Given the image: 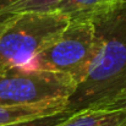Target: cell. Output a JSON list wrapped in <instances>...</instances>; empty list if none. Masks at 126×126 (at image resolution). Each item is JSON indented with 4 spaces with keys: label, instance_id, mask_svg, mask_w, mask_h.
<instances>
[{
    "label": "cell",
    "instance_id": "obj_1",
    "mask_svg": "<svg viewBox=\"0 0 126 126\" xmlns=\"http://www.w3.org/2000/svg\"><path fill=\"white\" fill-rule=\"evenodd\" d=\"M97 41L83 79L67 99L66 110L98 108L126 92V2L93 21Z\"/></svg>",
    "mask_w": 126,
    "mask_h": 126
},
{
    "label": "cell",
    "instance_id": "obj_2",
    "mask_svg": "<svg viewBox=\"0 0 126 126\" xmlns=\"http://www.w3.org/2000/svg\"><path fill=\"white\" fill-rule=\"evenodd\" d=\"M70 17L56 12H23L0 20V75L23 71L66 30Z\"/></svg>",
    "mask_w": 126,
    "mask_h": 126
},
{
    "label": "cell",
    "instance_id": "obj_3",
    "mask_svg": "<svg viewBox=\"0 0 126 126\" xmlns=\"http://www.w3.org/2000/svg\"><path fill=\"white\" fill-rule=\"evenodd\" d=\"M97 41L95 25L91 20H71L63 34L38 54L23 70L53 71L71 75L77 84L83 79Z\"/></svg>",
    "mask_w": 126,
    "mask_h": 126
},
{
    "label": "cell",
    "instance_id": "obj_4",
    "mask_svg": "<svg viewBox=\"0 0 126 126\" xmlns=\"http://www.w3.org/2000/svg\"><path fill=\"white\" fill-rule=\"evenodd\" d=\"M77 87L71 75L53 71H7L0 75V105H31L69 99Z\"/></svg>",
    "mask_w": 126,
    "mask_h": 126
},
{
    "label": "cell",
    "instance_id": "obj_5",
    "mask_svg": "<svg viewBox=\"0 0 126 126\" xmlns=\"http://www.w3.org/2000/svg\"><path fill=\"white\" fill-rule=\"evenodd\" d=\"M125 2L126 0H66L55 11L69 16L70 20L94 21L118 10Z\"/></svg>",
    "mask_w": 126,
    "mask_h": 126
},
{
    "label": "cell",
    "instance_id": "obj_6",
    "mask_svg": "<svg viewBox=\"0 0 126 126\" xmlns=\"http://www.w3.org/2000/svg\"><path fill=\"white\" fill-rule=\"evenodd\" d=\"M66 105H67V99L44 102L31 105H11V107L0 105V126L18 123L22 120L42 115L59 113L66 110Z\"/></svg>",
    "mask_w": 126,
    "mask_h": 126
},
{
    "label": "cell",
    "instance_id": "obj_7",
    "mask_svg": "<svg viewBox=\"0 0 126 126\" xmlns=\"http://www.w3.org/2000/svg\"><path fill=\"white\" fill-rule=\"evenodd\" d=\"M58 126H126V113L115 109H83Z\"/></svg>",
    "mask_w": 126,
    "mask_h": 126
},
{
    "label": "cell",
    "instance_id": "obj_8",
    "mask_svg": "<svg viewBox=\"0 0 126 126\" xmlns=\"http://www.w3.org/2000/svg\"><path fill=\"white\" fill-rule=\"evenodd\" d=\"M66 0H14L0 10V20L11 15L23 12H50L55 11Z\"/></svg>",
    "mask_w": 126,
    "mask_h": 126
},
{
    "label": "cell",
    "instance_id": "obj_9",
    "mask_svg": "<svg viewBox=\"0 0 126 126\" xmlns=\"http://www.w3.org/2000/svg\"><path fill=\"white\" fill-rule=\"evenodd\" d=\"M72 114H74V111L63 110V111H59V113L42 115V116L22 120V121L9 124V125H5V126H58L60 125L61 123H64L65 120H67Z\"/></svg>",
    "mask_w": 126,
    "mask_h": 126
},
{
    "label": "cell",
    "instance_id": "obj_10",
    "mask_svg": "<svg viewBox=\"0 0 126 126\" xmlns=\"http://www.w3.org/2000/svg\"><path fill=\"white\" fill-rule=\"evenodd\" d=\"M92 109H115V110H123L126 113V92H123L107 103L102 104L98 108H92Z\"/></svg>",
    "mask_w": 126,
    "mask_h": 126
},
{
    "label": "cell",
    "instance_id": "obj_11",
    "mask_svg": "<svg viewBox=\"0 0 126 126\" xmlns=\"http://www.w3.org/2000/svg\"><path fill=\"white\" fill-rule=\"evenodd\" d=\"M14 0H0V10L4 7V6H6L7 4H10V2H12Z\"/></svg>",
    "mask_w": 126,
    "mask_h": 126
}]
</instances>
